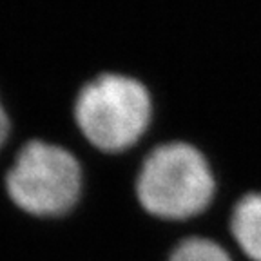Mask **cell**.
I'll use <instances>...</instances> for the list:
<instances>
[{"instance_id": "cell-1", "label": "cell", "mask_w": 261, "mask_h": 261, "mask_svg": "<svg viewBox=\"0 0 261 261\" xmlns=\"http://www.w3.org/2000/svg\"><path fill=\"white\" fill-rule=\"evenodd\" d=\"M154 120V94L136 74L102 69L74 94V127L100 154L120 156L136 149L152 133Z\"/></svg>"}, {"instance_id": "cell-2", "label": "cell", "mask_w": 261, "mask_h": 261, "mask_svg": "<svg viewBox=\"0 0 261 261\" xmlns=\"http://www.w3.org/2000/svg\"><path fill=\"white\" fill-rule=\"evenodd\" d=\"M2 189L15 211L37 221L73 216L86 194V169L69 147L53 140L22 143L2 178Z\"/></svg>"}, {"instance_id": "cell-3", "label": "cell", "mask_w": 261, "mask_h": 261, "mask_svg": "<svg viewBox=\"0 0 261 261\" xmlns=\"http://www.w3.org/2000/svg\"><path fill=\"white\" fill-rule=\"evenodd\" d=\"M216 176L200 145L163 138L147 149L135 176L138 205L152 218L184 221L198 216L214 200Z\"/></svg>"}, {"instance_id": "cell-4", "label": "cell", "mask_w": 261, "mask_h": 261, "mask_svg": "<svg viewBox=\"0 0 261 261\" xmlns=\"http://www.w3.org/2000/svg\"><path fill=\"white\" fill-rule=\"evenodd\" d=\"M230 232L250 261H261V192H250L236 203Z\"/></svg>"}, {"instance_id": "cell-5", "label": "cell", "mask_w": 261, "mask_h": 261, "mask_svg": "<svg viewBox=\"0 0 261 261\" xmlns=\"http://www.w3.org/2000/svg\"><path fill=\"white\" fill-rule=\"evenodd\" d=\"M167 261H232L227 250L208 238H187L171 250Z\"/></svg>"}, {"instance_id": "cell-6", "label": "cell", "mask_w": 261, "mask_h": 261, "mask_svg": "<svg viewBox=\"0 0 261 261\" xmlns=\"http://www.w3.org/2000/svg\"><path fill=\"white\" fill-rule=\"evenodd\" d=\"M11 130H13V122H11V114L6 109L2 98H0V152L8 145L9 138H11Z\"/></svg>"}]
</instances>
